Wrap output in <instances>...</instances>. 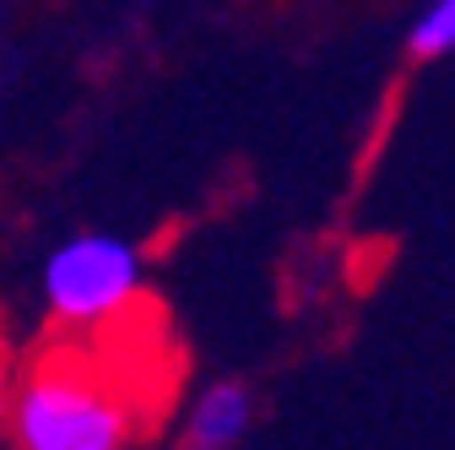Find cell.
<instances>
[{"label":"cell","instance_id":"obj_4","mask_svg":"<svg viewBox=\"0 0 455 450\" xmlns=\"http://www.w3.org/2000/svg\"><path fill=\"white\" fill-rule=\"evenodd\" d=\"M407 49L418 60H439V54L455 49V0H428L407 28Z\"/></svg>","mask_w":455,"mask_h":450},{"label":"cell","instance_id":"obj_3","mask_svg":"<svg viewBox=\"0 0 455 450\" xmlns=\"http://www.w3.org/2000/svg\"><path fill=\"white\" fill-rule=\"evenodd\" d=\"M255 423V397H250V385L239 380H217L206 385L201 397L190 402L185 413V450H234Z\"/></svg>","mask_w":455,"mask_h":450},{"label":"cell","instance_id":"obj_1","mask_svg":"<svg viewBox=\"0 0 455 450\" xmlns=\"http://www.w3.org/2000/svg\"><path fill=\"white\" fill-rule=\"evenodd\" d=\"M6 429L17 450H125L131 390L92 358L54 353L12 390Z\"/></svg>","mask_w":455,"mask_h":450},{"label":"cell","instance_id":"obj_5","mask_svg":"<svg viewBox=\"0 0 455 450\" xmlns=\"http://www.w3.org/2000/svg\"><path fill=\"white\" fill-rule=\"evenodd\" d=\"M6 402H12V390H6V369H0V423H6Z\"/></svg>","mask_w":455,"mask_h":450},{"label":"cell","instance_id":"obj_2","mask_svg":"<svg viewBox=\"0 0 455 450\" xmlns=\"http://www.w3.org/2000/svg\"><path fill=\"white\" fill-rule=\"evenodd\" d=\"M136 293H141V255L120 234H71L44 261V304L71 331L114 320L120 309H131Z\"/></svg>","mask_w":455,"mask_h":450}]
</instances>
